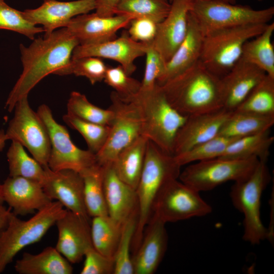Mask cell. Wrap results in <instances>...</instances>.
<instances>
[{
    "mask_svg": "<svg viewBox=\"0 0 274 274\" xmlns=\"http://www.w3.org/2000/svg\"><path fill=\"white\" fill-rule=\"evenodd\" d=\"M33 40L28 47L20 45L23 70L5 103V108L10 112L41 80L68 64L74 49L79 45L66 27Z\"/></svg>",
    "mask_w": 274,
    "mask_h": 274,
    "instance_id": "6da1fadb",
    "label": "cell"
},
{
    "mask_svg": "<svg viewBox=\"0 0 274 274\" xmlns=\"http://www.w3.org/2000/svg\"><path fill=\"white\" fill-rule=\"evenodd\" d=\"M159 86L169 104L185 116L224 108L221 78L208 70L200 60Z\"/></svg>",
    "mask_w": 274,
    "mask_h": 274,
    "instance_id": "7a4b0ae2",
    "label": "cell"
},
{
    "mask_svg": "<svg viewBox=\"0 0 274 274\" xmlns=\"http://www.w3.org/2000/svg\"><path fill=\"white\" fill-rule=\"evenodd\" d=\"M181 167L174 155L165 152L148 140L143 170L135 189L138 217L132 242L133 253L141 242L158 192L167 181L179 178Z\"/></svg>",
    "mask_w": 274,
    "mask_h": 274,
    "instance_id": "3957f363",
    "label": "cell"
},
{
    "mask_svg": "<svg viewBox=\"0 0 274 274\" xmlns=\"http://www.w3.org/2000/svg\"><path fill=\"white\" fill-rule=\"evenodd\" d=\"M126 100L135 102L140 108L142 117V135L165 152L174 155L176 134L187 117L169 104L157 84L152 90L138 93Z\"/></svg>",
    "mask_w": 274,
    "mask_h": 274,
    "instance_id": "277c9868",
    "label": "cell"
},
{
    "mask_svg": "<svg viewBox=\"0 0 274 274\" xmlns=\"http://www.w3.org/2000/svg\"><path fill=\"white\" fill-rule=\"evenodd\" d=\"M66 210L58 201H52L27 220L11 211L0 235V273L22 249L40 241Z\"/></svg>",
    "mask_w": 274,
    "mask_h": 274,
    "instance_id": "5b68a950",
    "label": "cell"
},
{
    "mask_svg": "<svg viewBox=\"0 0 274 274\" xmlns=\"http://www.w3.org/2000/svg\"><path fill=\"white\" fill-rule=\"evenodd\" d=\"M268 23L224 28L206 33L200 62L211 72L222 78L240 59L245 43L261 33Z\"/></svg>",
    "mask_w": 274,
    "mask_h": 274,
    "instance_id": "8992f818",
    "label": "cell"
},
{
    "mask_svg": "<svg viewBox=\"0 0 274 274\" xmlns=\"http://www.w3.org/2000/svg\"><path fill=\"white\" fill-rule=\"evenodd\" d=\"M267 162L259 161L246 179L234 182L230 196L234 207L244 215V241L255 245L267 238L268 230L260 217L261 197L271 180Z\"/></svg>",
    "mask_w": 274,
    "mask_h": 274,
    "instance_id": "52a82bcc",
    "label": "cell"
},
{
    "mask_svg": "<svg viewBox=\"0 0 274 274\" xmlns=\"http://www.w3.org/2000/svg\"><path fill=\"white\" fill-rule=\"evenodd\" d=\"M190 12L204 35L221 28L268 23L274 16V7L256 10L219 0H191Z\"/></svg>",
    "mask_w": 274,
    "mask_h": 274,
    "instance_id": "ba28073f",
    "label": "cell"
},
{
    "mask_svg": "<svg viewBox=\"0 0 274 274\" xmlns=\"http://www.w3.org/2000/svg\"><path fill=\"white\" fill-rule=\"evenodd\" d=\"M110 99L113 118L109 134L102 148L95 154L97 163L101 166L113 163L123 148L142 135V117L138 105L123 99L114 91Z\"/></svg>",
    "mask_w": 274,
    "mask_h": 274,
    "instance_id": "9c48e42d",
    "label": "cell"
},
{
    "mask_svg": "<svg viewBox=\"0 0 274 274\" xmlns=\"http://www.w3.org/2000/svg\"><path fill=\"white\" fill-rule=\"evenodd\" d=\"M257 158L237 160L222 158L197 161L187 166L179 180L198 192L211 190L228 181L243 180L253 172Z\"/></svg>",
    "mask_w": 274,
    "mask_h": 274,
    "instance_id": "30bf717a",
    "label": "cell"
},
{
    "mask_svg": "<svg viewBox=\"0 0 274 274\" xmlns=\"http://www.w3.org/2000/svg\"><path fill=\"white\" fill-rule=\"evenodd\" d=\"M37 113L48 132L50 152L48 166L51 170L72 169L81 174L97 164L95 154L74 144L66 128L54 119L47 105H40Z\"/></svg>",
    "mask_w": 274,
    "mask_h": 274,
    "instance_id": "8fae6325",
    "label": "cell"
},
{
    "mask_svg": "<svg viewBox=\"0 0 274 274\" xmlns=\"http://www.w3.org/2000/svg\"><path fill=\"white\" fill-rule=\"evenodd\" d=\"M178 179H170L162 186L153 204L151 216L166 223L211 213V206L199 192Z\"/></svg>",
    "mask_w": 274,
    "mask_h": 274,
    "instance_id": "7c38bea8",
    "label": "cell"
},
{
    "mask_svg": "<svg viewBox=\"0 0 274 274\" xmlns=\"http://www.w3.org/2000/svg\"><path fill=\"white\" fill-rule=\"evenodd\" d=\"M27 97L15 104L14 115L5 135L7 140L17 141L26 148L43 166H47L50 152L48 132L41 118L29 106Z\"/></svg>",
    "mask_w": 274,
    "mask_h": 274,
    "instance_id": "4fadbf2b",
    "label": "cell"
},
{
    "mask_svg": "<svg viewBox=\"0 0 274 274\" xmlns=\"http://www.w3.org/2000/svg\"><path fill=\"white\" fill-rule=\"evenodd\" d=\"M45 178L42 186L47 196L55 199L74 213L89 220L84 202V183L81 175L72 169L51 170L43 166Z\"/></svg>",
    "mask_w": 274,
    "mask_h": 274,
    "instance_id": "5bb4252c",
    "label": "cell"
},
{
    "mask_svg": "<svg viewBox=\"0 0 274 274\" xmlns=\"http://www.w3.org/2000/svg\"><path fill=\"white\" fill-rule=\"evenodd\" d=\"M149 45L133 40L124 31L121 37L105 42L78 45L73 52L72 58L92 56L113 60L130 76L136 68L135 60L145 55Z\"/></svg>",
    "mask_w": 274,
    "mask_h": 274,
    "instance_id": "9a60e30c",
    "label": "cell"
},
{
    "mask_svg": "<svg viewBox=\"0 0 274 274\" xmlns=\"http://www.w3.org/2000/svg\"><path fill=\"white\" fill-rule=\"evenodd\" d=\"M89 220L67 210L55 223L58 230L55 248L71 263L80 262L93 247Z\"/></svg>",
    "mask_w": 274,
    "mask_h": 274,
    "instance_id": "2e32d148",
    "label": "cell"
},
{
    "mask_svg": "<svg viewBox=\"0 0 274 274\" xmlns=\"http://www.w3.org/2000/svg\"><path fill=\"white\" fill-rule=\"evenodd\" d=\"M191 4V0H171L169 13L157 24L156 33L151 44L165 63L170 59L186 36Z\"/></svg>",
    "mask_w": 274,
    "mask_h": 274,
    "instance_id": "e0dca14e",
    "label": "cell"
},
{
    "mask_svg": "<svg viewBox=\"0 0 274 274\" xmlns=\"http://www.w3.org/2000/svg\"><path fill=\"white\" fill-rule=\"evenodd\" d=\"M95 9L94 0H46L38 8L25 10L22 13L29 22L35 25H42L45 32L44 37H47L57 28L66 27L74 17Z\"/></svg>",
    "mask_w": 274,
    "mask_h": 274,
    "instance_id": "ac0fdd59",
    "label": "cell"
},
{
    "mask_svg": "<svg viewBox=\"0 0 274 274\" xmlns=\"http://www.w3.org/2000/svg\"><path fill=\"white\" fill-rule=\"evenodd\" d=\"M232 112L222 108L212 112L188 116L176 134L173 155L181 154L218 135Z\"/></svg>",
    "mask_w": 274,
    "mask_h": 274,
    "instance_id": "d6986e66",
    "label": "cell"
},
{
    "mask_svg": "<svg viewBox=\"0 0 274 274\" xmlns=\"http://www.w3.org/2000/svg\"><path fill=\"white\" fill-rule=\"evenodd\" d=\"M133 18L125 15L102 17L88 13L74 17L66 27L79 45L97 44L116 38L117 31L128 26Z\"/></svg>",
    "mask_w": 274,
    "mask_h": 274,
    "instance_id": "ffe728a7",
    "label": "cell"
},
{
    "mask_svg": "<svg viewBox=\"0 0 274 274\" xmlns=\"http://www.w3.org/2000/svg\"><path fill=\"white\" fill-rule=\"evenodd\" d=\"M1 189L4 202L16 216L37 212L52 201L40 183L22 177L9 176Z\"/></svg>",
    "mask_w": 274,
    "mask_h": 274,
    "instance_id": "44dd1931",
    "label": "cell"
},
{
    "mask_svg": "<svg viewBox=\"0 0 274 274\" xmlns=\"http://www.w3.org/2000/svg\"><path fill=\"white\" fill-rule=\"evenodd\" d=\"M165 224L154 216L150 217L132 257L134 274H153L157 269L167 249Z\"/></svg>",
    "mask_w": 274,
    "mask_h": 274,
    "instance_id": "7402d4cb",
    "label": "cell"
},
{
    "mask_svg": "<svg viewBox=\"0 0 274 274\" xmlns=\"http://www.w3.org/2000/svg\"><path fill=\"white\" fill-rule=\"evenodd\" d=\"M267 74L242 58L221 78L223 108L233 111Z\"/></svg>",
    "mask_w": 274,
    "mask_h": 274,
    "instance_id": "603a6c76",
    "label": "cell"
},
{
    "mask_svg": "<svg viewBox=\"0 0 274 274\" xmlns=\"http://www.w3.org/2000/svg\"><path fill=\"white\" fill-rule=\"evenodd\" d=\"M103 166V184L108 215L122 224L138 213L135 190L121 180L116 174L113 164Z\"/></svg>",
    "mask_w": 274,
    "mask_h": 274,
    "instance_id": "cb8c5ba5",
    "label": "cell"
},
{
    "mask_svg": "<svg viewBox=\"0 0 274 274\" xmlns=\"http://www.w3.org/2000/svg\"><path fill=\"white\" fill-rule=\"evenodd\" d=\"M204 35L196 20L190 13L188 16L186 36L170 59L156 84L161 85L191 67L200 60Z\"/></svg>",
    "mask_w": 274,
    "mask_h": 274,
    "instance_id": "d4e9b609",
    "label": "cell"
},
{
    "mask_svg": "<svg viewBox=\"0 0 274 274\" xmlns=\"http://www.w3.org/2000/svg\"><path fill=\"white\" fill-rule=\"evenodd\" d=\"M14 268L19 274H71L73 271L71 263L52 247L37 254L24 253Z\"/></svg>",
    "mask_w": 274,
    "mask_h": 274,
    "instance_id": "484cf974",
    "label": "cell"
},
{
    "mask_svg": "<svg viewBox=\"0 0 274 274\" xmlns=\"http://www.w3.org/2000/svg\"><path fill=\"white\" fill-rule=\"evenodd\" d=\"M148 140L140 135L123 148L112 163L119 178L135 190L143 170Z\"/></svg>",
    "mask_w": 274,
    "mask_h": 274,
    "instance_id": "4316f807",
    "label": "cell"
},
{
    "mask_svg": "<svg viewBox=\"0 0 274 274\" xmlns=\"http://www.w3.org/2000/svg\"><path fill=\"white\" fill-rule=\"evenodd\" d=\"M274 115L233 111L226 120L218 135L237 138L270 130Z\"/></svg>",
    "mask_w": 274,
    "mask_h": 274,
    "instance_id": "83f0119b",
    "label": "cell"
},
{
    "mask_svg": "<svg viewBox=\"0 0 274 274\" xmlns=\"http://www.w3.org/2000/svg\"><path fill=\"white\" fill-rule=\"evenodd\" d=\"M273 141L270 130L240 137L232 141L219 158L237 160L257 158L267 162Z\"/></svg>",
    "mask_w": 274,
    "mask_h": 274,
    "instance_id": "f1b7e54d",
    "label": "cell"
},
{
    "mask_svg": "<svg viewBox=\"0 0 274 274\" xmlns=\"http://www.w3.org/2000/svg\"><path fill=\"white\" fill-rule=\"evenodd\" d=\"M274 23H268L257 36L244 44L241 58L252 63L274 78V47L272 36Z\"/></svg>",
    "mask_w": 274,
    "mask_h": 274,
    "instance_id": "f546056e",
    "label": "cell"
},
{
    "mask_svg": "<svg viewBox=\"0 0 274 274\" xmlns=\"http://www.w3.org/2000/svg\"><path fill=\"white\" fill-rule=\"evenodd\" d=\"M90 232L93 248L109 258H114L122 224L108 215L92 217Z\"/></svg>",
    "mask_w": 274,
    "mask_h": 274,
    "instance_id": "4dcf8cb0",
    "label": "cell"
},
{
    "mask_svg": "<svg viewBox=\"0 0 274 274\" xmlns=\"http://www.w3.org/2000/svg\"><path fill=\"white\" fill-rule=\"evenodd\" d=\"M103 173V166L96 164L80 174L83 180L85 205L90 217L108 215Z\"/></svg>",
    "mask_w": 274,
    "mask_h": 274,
    "instance_id": "1f68e13d",
    "label": "cell"
},
{
    "mask_svg": "<svg viewBox=\"0 0 274 274\" xmlns=\"http://www.w3.org/2000/svg\"><path fill=\"white\" fill-rule=\"evenodd\" d=\"M24 148L18 142L12 141L7 153L9 176L24 177L42 185L45 178V169L33 157L28 155Z\"/></svg>",
    "mask_w": 274,
    "mask_h": 274,
    "instance_id": "d6a6232c",
    "label": "cell"
},
{
    "mask_svg": "<svg viewBox=\"0 0 274 274\" xmlns=\"http://www.w3.org/2000/svg\"><path fill=\"white\" fill-rule=\"evenodd\" d=\"M234 111L274 115V78L266 75Z\"/></svg>",
    "mask_w": 274,
    "mask_h": 274,
    "instance_id": "836d02e7",
    "label": "cell"
},
{
    "mask_svg": "<svg viewBox=\"0 0 274 274\" xmlns=\"http://www.w3.org/2000/svg\"><path fill=\"white\" fill-rule=\"evenodd\" d=\"M170 0H121L116 6L115 15H125L150 18L157 23L167 15Z\"/></svg>",
    "mask_w": 274,
    "mask_h": 274,
    "instance_id": "e575fe53",
    "label": "cell"
},
{
    "mask_svg": "<svg viewBox=\"0 0 274 274\" xmlns=\"http://www.w3.org/2000/svg\"><path fill=\"white\" fill-rule=\"evenodd\" d=\"M67 113L85 121L109 126L113 118V112L110 108H99L91 103L84 94L77 91L70 94Z\"/></svg>",
    "mask_w": 274,
    "mask_h": 274,
    "instance_id": "d590c367",
    "label": "cell"
},
{
    "mask_svg": "<svg viewBox=\"0 0 274 274\" xmlns=\"http://www.w3.org/2000/svg\"><path fill=\"white\" fill-rule=\"evenodd\" d=\"M237 138L218 135L181 154L174 156L181 166L193 162L219 158L222 155L229 144Z\"/></svg>",
    "mask_w": 274,
    "mask_h": 274,
    "instance_id": "8d00e7d4",
    "label": "cell"
},
{
    "mask_svg": "<svg viewBox=\"0 0 274 274\" xmlns=\"http://www.w3.org/2000/svg\"><path fill=\"white\" fill-rule=\"evenodd\" d=\"M138 217V213H135L122 224L121 236L114 258V274H134L130 253Z\"/></svg>",
    "mask_w": 274,
    "mask_h": 274,
    "instance_id": "74e56055",
    "label": "cell"
},
{
    "mask_svg": "<svg viewBox=\"0 0 274 274\" xmlns=\"http://www.w3.org/2000/svg\"><path fill=\"white\" fill-rule=\"evenodd\" d=\"M62 119L68 126L82 135L88 150L96 154L102 148L109 134V125L85 121L67 113L63 116Z\"/></svg>",
    "mask_w": 274,
    "mask_h": 274,
    "instance_id": "f35d334b",
    "label": "cell"
},
{
    "mask_svg": "<svg viewBox=\"0 0 274 274\" xmlns=\"http://www.w3.org/2000/svg\"><path fill=\"white\" fill-rule=\"evenodd\" d=\"M108 66L101 58L87 56L71 58L65 66L56 71L54 74L64 76L74 74L85 77L92 85L104 80Z\"/></svg>",
    "mask_w": 274,
    "mask_h": 274,
    "instance_id": "ab89813d",
    "label": "cell"
},
{
    "mask_svg": "<svg viewBox=\"0 0 274 274\" xmlns=\"http://www.w3.org/2000/svg\"><path fill=\"white\" fill-rule=\"evenodd\" d=\"M0 29L17 32L31 40L35 39L36 34L44 32L43 27L29 22L22 11L12 8L5 0H0Z\"/></svg>",
    "mask_w": 274,
    "mask_h": 274,
    "instance_id": "60d3db41",
    "label": "cell"
},
{
    "mask_svg": "<svg viewBox=\"0 0 274 274\" xmlns=\"http://www.w3.org/2000/svg\"><path fill=\"white\" fill-rule=\"evenodd\" d=\"M104 81L125 100L135 96L141 86V82L127 75L120 65L108 67Z\"/></svg>",
    "mask_w": 274,
    "mask_h": 274,
    "instance_id": "b9f144b4",
    "label": "cell"
},
{
    "mask_svg": "<svg viewBox=\"0 0 274 274\" xmlns=\"http://www.w3.org/2000/svg\"><path fill=\"white\" fill-rule=\"evenodd\" d=\"M145 55L146 57L145 73L138 93L152 90L163 74L165 67V62L151 43H149Z\"/></svg>",
    "mask_w": 274,
    "mask_h": 274,
    "instance_id": "7bdbcfd3",
    "label": "cell"
},
{
    "mask_svg": "<svg viewBox=\"0 0 274 274\" xmlns=\"http://www.w3.org/2000/svg\"><path fill=\"white\" fill-rule=\"evenodd\" d=\"M81 274H114V260L102 255L93 248L86 252Z\"/></svg>",
    "mask_w": 274,
    "mask_h": 274,
    "instance_id": "ee69618b",
    "label": "cell"
},
{
    "mask_svg": "<svg viewBox=\"0 0 274 274\" xmlns=\"http://www.w3.org/2000/svg\"><path fill=\"white\" fill-rule=\"evenodd\" d=\"M157 24L149 18L136 17L131 20L127 32L135 41L151 43L155 38Z\"/></svg>",
    "mask_w": 274,
    "mask_h": 274,
    "instance_id": "f6af8a7d",
    "label": "cell"
},
{
    "mask_svg": "<svg viewBox=\"0 0 274 274\" xmlns=\"http://www.w3.org/2000/svg\"><path fill=\"white\" fill-rule=\"evenodd\" d=\"M95 4V12L102 17L114 15L115 9L121 0H94Z\"/></svg>",
    "mask_w": 274,
    "mask_h": 274,
    "instance_id": "bcb514c9",
    "label": "cell"
},
{
    "mask_svg": "<svg viewBox=\"0 0 274 274\" xmlns=\"http://www.w3.org/2000/svg\"><path fill=\"white\" fill-rule=\"evenodd\" d=\"M11 213V209L2 206L0 207V235L6 228Z\"/></svg>",
    "mask_w": 274,
    "mask_h": 274,
    "instance_id": "7dc6e473",
    "label": "cell"
},
{
    "mask_svg": "<svg viewBox=\"0 0 274 274\" xmlns=\"http://www.w3.org/2000/svg\"><path fill=\"white\" fill-rule=\"evenodd\" d=\"M8 141L6 135L5 131L3 129L0 130V152L2 151L5 147L6 142Z\"/></svg>",
    "mask_w": 274,
    "mask_h": 274,
    "instance_id": "c3c4849f",
    "label": "cell"
},
{
    "mask_svg": "<svg viewBox=\"0 0 274 274\" xmlns=\"http://www.w3.org/2000/svg\"><path fill=\"white\" fill-rule=\"evenodd\" d=\"M4 202V198L3 197L2 189H1V183H0V207L3 206Z\"/></svg>",
    "mask_w": 274,
    "mask_h": 274,
    "instance_id": "681fc988",
    "label": "cell"
},
{
    "mask_svg": "<svg viewBox=\"0 0 274 274\" xmlns=\"http://www.w3.org/2000/svg\"><path fill=\"white\" fill-rule=\"evenodd\" d=\"M219 1H222L225 2L229 3L231 4H235L236 0H219Z\"/></svg>",
    "mask_w": 274,
    "mask_h": 274,
    "instance_id": "f907efd6",
    "label": "cell"
},
{
    "mask_svg": "<svg viewBox=\"0 0 274 274\" xmlns=\"http://www.w3.org/2000/svg\"><path fill=\"white\" fill-rule=\"evenodd\" d=\"M257 1H259V2H261V1H262L263 0H256Z\"/></svg>",
    "mask_w": 274,
    "mask_h": 274,
    "instance_id": "816d5d0a",
    "label": "cell"
},
{
    "mask_svg": "<svg viewBox=\"0 0 274 274\" xmlns=\"http://www.w3.org/2000/svg\"><path fill=\"white\" fill-rule=\"evenodd\" d=\"M43 1H46V0H43Z\"/></svg>",
    "mask_w": 274,
    "mask_h": 274,
    "instance_id": "f5cc1de1",
    "label": "cell"
},
{
    "mask_svg": "<svg viewBox=\"0 0 274 274\" xmlns=\"http://www.w3.org/2000/svg\"><path fill=\"white\" fill-rule=\"evenodd\" d=\"M170 1H171V0H170Z\"/></svg>",
    "mask_w": 274,
    "mask_h": 274,
    "instance_id": "db71d44e",
    "label": "cell"
}]
</instances>
